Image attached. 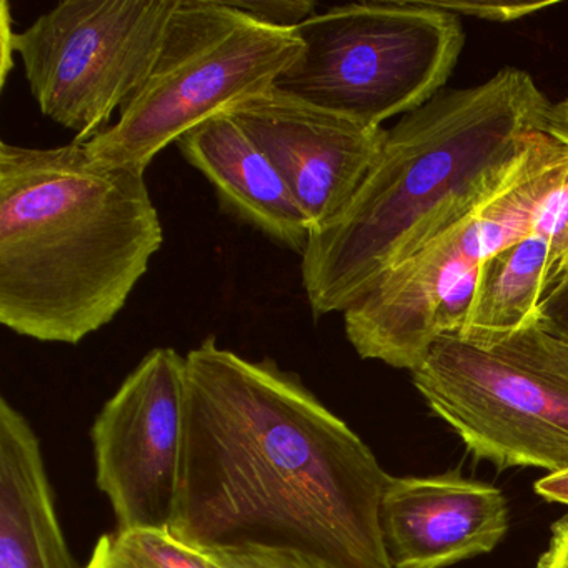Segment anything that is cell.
Segmentation results:
<instances>
[{
  "mask_svg": "<svg viewBox=\"0 0 568 568\" xmlns=\"http://www.w3.org/2000/svg\"><path fill=\"white\" fill-rule=\"evenodd\" d=\"M390 475L297 372L214 335L185 355L171 534L201 551L277 548L332 568H394L381 530Z\"/></svg>",
  "mask_w": 568,
  "mask_h": 568,
  "instance_id": "obj_1",
  "label": "cell"
},
{
  "mask_svg": "<svg viewBox=\"0 0 568 568\" xmlns=\"http://www.w3.org/2000/svg\"><path fill=\"white\" fill-rule=\"evenodd\" d=\"M551 109L530 74L507 68L405 114L347 207L312 232L301 264L312 315L344 314L388 268L474 214L550 131Z\"/></svg>",
  "mask_w": 568,
  "mask_h": 568,
  "instance_id": "obj_2",
  "label": "cell"
},
{
  "mask_svg": "<svg viewBox=\"0 0 568 568\" xmlns=\"http://www.w3.org/2000/svg\"><path fill=\"white\" fill-rule=\"evenodd\" d=\"M144 174L94 164L75 142H0L4 327L78 345L118 317L164 244Z\"/></svg>",
  "mask_w": 568,
  "mask_h": 568,
  "instance_id": "obj_3",
  "label": "cell"
},
{
  "mask_svg": "<svg viewBox=\"0 0 568 568\" xmlns=\"http://www.w3.org/2000/svg\"><path fill=\"white\" fill-rule=\"evenodd\" d=\"M302 49L297 29L262 24L231 0H179L148 81L115 124L82 144L85 154L145 172L192 129L275 88Z\"/></svg>",
  "mask_w": 568,
  "mask_h": 568,
  "instance_id": "obj_4",
  "label": "cell"
},
{
  "mask_svg": "<svg viewBox=\"0 0 568 568\" xmlns=\"http://www.w3.org/2000/svg\"><path fill=\"white\" fill-rule=\"evenodd\" d=\"M412 381L480 460L568 470V341L538 322L490 344L444 335Z\"/></svg>",
  "mask_w": 568,
  "mask_h": 568,
  "instance_id": "obj_5",
  "label": "cell"
},
{
  "mask_svg": "<svg viewBox=\"0 0 568 568\" xmlns=\"http://www.w3.org/2000/svg\"><path fill=\"white\" fill-rule=\"evenodd\" d=\"M297 32L304 49L275 88L368 128L444 91L464 48L458 18L424 0L337 6Z\"/></svg>",
  "mask_w": 568,
  "mask_h": 568,
  "instance_id": "obj_6",
  "label": "cell"
},
{
  "mask_svg": "<svg viewBox=\"0 0 568 568\" xmlns=\"http://www.w3.org/2000/svg\"><path fill=\"white\" fill-rule=\"evenodd\" d=\"M179 0H62L14 51L39 111L88 144L154 69Z\"/></svg>",
  "mask_w": 568,
  "mask_h": 568,
  "instance_id": "obj_7",
  "label": "cell"
},
{
  "mask_svg": "<svg viewBox=\"0 0 568 568\" xmlns=\"http://www.w3.org/2000/svg\"><path fill=\"white\" fill-rule=\"evenodd\" d=\"M185 418V355L155 347L142 357L91 428L95 484L115 528L169 530Z\"/></svg>",
  "mask_w": 568,
  "mask_h": 568,
  "instance_id": "obj_8",
  "label": "cell"
},
{
  "mask_svg": "<svg viewBox=\"0 0 568 568\" xmlns=\"http://www.w3.org/2000/svg\"><path fill=\"white\" fill-rule=\"evenodd\" d=\"M487 258L475 212L388 268L344 312L362 358L414 372L437 338L460 328Z\"/></svg>",
  "mask_w": 568,
  "mask_h": 568,
  "instance_id": "obj_9",
  "label": "cell"
},
{
  "mask_svg": "<svg viewBox=\"0 0 568 568\" xmlns=\"http://www.w3.org/2000/svg\"><path fill=\"white\" fill-rule=\"evenodd\" d=\"M274 162L312 232L334 221L381 155L387 131L268 89L227 109Z\"/></svg>",
  "mask_w": 568,
  "mask_h": 568,
  "instance_id": "obj_10",
  "label": "cell"
},
{
  "mask_svg": "<svg viewBox=\"0 0 568 568\" xmlns=\"http://www.w3.org/2000/svg\"><path fill=\"white\" fill-rule=\"evenodd\" d=\"M504 494L460 475L390 477L381 530L394 568H445L494 550L507 534Z\"/></svg>",
  "mask_w": 568,
  "mask_h": 568,
  "instance_id": "obj_11",
  "label": "cell"
},
{
  "mask_svg": "<svg viewBox=\"0 0 568 568\" xmlns=\"http://www.w3.org/2000/svg\"><path fill=\"white\" fill-rule=\"evenodd\" d=\"M178 145L185 161L211 182L222 211L304 255L311 222L274 162L227 111L192 129Z\"/></svg>",
  "mask_w": 568,
  "mask_h": 568,
  "instance_id": "obj_12",
  "label": "cell"
},
{
  "mask_svg": "<svg viewBox=\"0 0 568 568\" xmlns=\"http://www.w3.org/2000/svg\"><path fill=\"white\" fill-rule=\"evenodd\" d=\"M0 568H78L41 438L6 397L0 400Z\"/></svg>",
  "mask_w": 568,
  "mask_h": 568,
  "instance_id": "obj_13",
  "label": "cell"
},
{
  "mask_svg": "<svg viewBox=\"0 0 568 568\" xmlns=\"http://www.w3.org/2000/svg\"><path fill=\"white\" fill-rule=\"evenodd\" d=\"M548 255V239L530 234L485 258L467 324L458 337L490 344L535 324L544 302Z\"/></svg>",
  "mask_w": 568,
  "mask_h": 568,
  "instance_id": "obj_14",
  "label": "cell"
},
{
  "mask_svg": "<svg viewBox=\"0 0 568 568\" xmlns=\"http://www.w3.org/2000/svg\"><path fill=\"white\" fill-rule=\"evenodd\" d=\"M84 568H221L217 561L178 540L171 530L132 528L99 537Z\"/></svg>",
  "mask_w": 568,
  "mask_h": 568,
  "instance_id": "obj_15",
  "label": "cell"
},
{
  "mask_svg": "<svg viewBox=\"0 0 568 568\" xmlns=\"http://www.w3.org/2000/svg\"><path fill=\"white\" fill-rule=\"evenodd\" d=\"M205 554L211 555L221 568H332L311 555L277 548L251 547Z\"/></svg>",
  "mask_w": 568,
  "mask_h": 568,
  "instance_id": "obj_16",
  "label": "cell"
},
{
  "mask_svg": "<svg viewBox=\"0 0 568 568\" xmlns=\"http://www.w3.org/2000/svg\"><path fill=\"white\" fill-rule=\"evenodd\" d=\"M425 4L448 14L467 16L488 22H511L527 16L537 14L544 9L551 8L555 2H467V0H424Z\"/></svg>",
  "mask_w": 568,
  "mask_h": 568,
  "instance_id": "obj_17",
  "label": "cell"
},
{
  "mask_svg": "<svg viewBox=\"0 0 568 568\" xmlns=\"http://www.w3.org/2000/svg\"><path fill=\"white\" fill-rule=\"evenodd\" d=\"M235 8L262 24L278 29H297L317 14V2L312 0H231Z\"/></svg>",
  "mask_w": 568,
  "mask_h": 568,
  "instance_id": "obj_18",
  "label": "cell"
},
{
  "mask_svg": "<svg viewBox=\"0 0 568 568\" xmlns=\"http://www.w3.org/2000/svg\"><path fill=\"white\" fill-rule=\"evenodd\" d=\"M538 325L568 341V278L538 308Z\"/></svg>",
  "mask_w": 568,
  "mask_h": 568,
  "instance_id": "obj_19",
  "label": "cell"
},
{
  "mask_svg": "<svg viewBox=\"0 0 568 568\" xmlns=\"http://www.w3.org/2000/svg\"><path fill=\"white\" fill-rule=\"evenodd\" d=\"M535 568H568V514L555 521L550 544Z\"/></svg>",
  "mask_w": 568,
  "mask_h": 568,
  "instance_id": "obj_20",
  "label": "cell"
},
{
  "mask_svg": "<svg viewBox=\"0 0 568 568\" xmlns=\"http://www.w3.org/2000/svg\"><path fill=\"white\" fill-rule=\"evenodd\" d=\"M535 491L545 500L568 505V470L548 474L547 477L535 481Z\"/></svg>",
  "mask_w": 568,
  "mask_h": 568,
  "instance_id": "obj_21",
  "label": "cell"
},
{
  "mask_svg": "<svg viewBox=\"0 0 568 568\" xmlns=\"http://www.w3.org/2000/svg\"><path fill=\"white\" fill-rule=\"evenodd\" d=\"M0 39H2V85L8 81L9 71L14 68V29H12V18L9 14L8 2H2V28H0Z\"/></svg>",
  "mask_w": 568,
  "mask_h": 568,
  "instance_id": "obj_22",
  "label": "cell"
},
{
  "mask_svg": "<svg viewBox=\"0 0 568 568\" xmlns=\"http://www.w3.org/2000/svg\"><path fill=\"white\" fill-rule=\"evenodd\" d=\"M551 129L568 139V98L551 109Z\"/></svg>",
  "mask_w": 568,
  "mask_h": 568,
  "instance_id": "obj_23",
  "label": "cell"
}]
</instances>
